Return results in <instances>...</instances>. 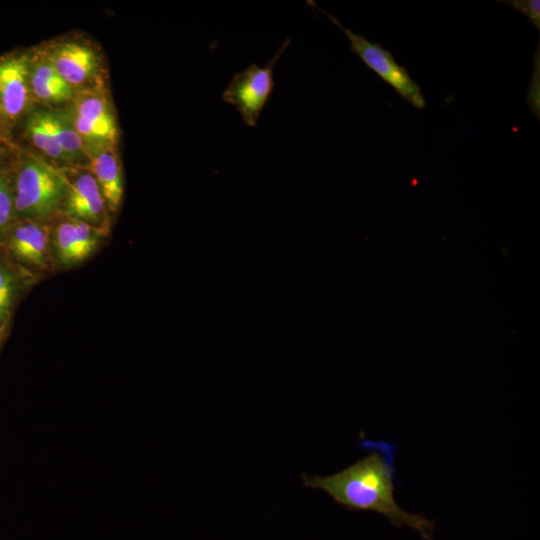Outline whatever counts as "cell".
I'll return each instance as SVG.
<instances>
[{"label": "cell", "instance_id": "obj_15", "mask_svg": "<svg viewBox=\"0 0 540 540\" xmlns=\"http://www.w3.org/2000/svg\"><path fill=\"white\" fill-rule=\"evenodd\" d=\"M47 120L64 153L68 167L86 165L84 143L76 132L66 110L45 108Z\"/></svg>", "mask_w": 540, "mask_h": 540}, {"label": "cell", "instance_id": "obj_3", "mask_svg": "<svg viewBox=\"0 0 540 540\" xmlns=\"http://www.w3.org/2000/svg\"><path fill=\"white\" fill-rule=\"evenodd\" d=\"M0 254L39 282L57 272L51 222L16 219L0 238Z\"/></svg>", "mask_w": 540, "mask_h": 540}, {"label": "cell", "instance_id": "obj_18", "mask_svg": "<svg viewBox=\"0 0 540 540\" xmlns=\"http://www.w3.org/2000/svg\"><path fill=\"white\" fill-rule=\"evenodd\" d=\"M16 153V145H9L0 142V169L9 167Z\"/></svg>", "mask_w": 540, "mask_h": 540}, {"label": "cell", "instance_id": "obj_6", "mask_svg": "<svg viewBox=\"0 0 540 540\" xmlns=\"http://www.w3.org/2000/svg\"><path fill=\"white\" fill-rule=\"evenodd\" d=\"M66 111L84 143V152L88 147L117 144L119 129L107 86L75 92Z\"/></svg>", "mask_w": 540, "mask_h": 540}, {"label": "cell", "instance_id": "obj_13", "mask_svg": "<svg viewBox=\"0 0 540 540\" xmlns=\"http://www.w3.org/2000/svg\"><path fill=\"white\" fill-rule=\"evenodd\" d=\"M19 127H21V137L36 151L35 153L59 167H68V161L47 120L45 108H37L35 105L16 129Z\"/></svg>", "mask_w": 540, "mask_h": 540}, {"label": "cell", "instance_id": "obj_2", "mask_svg": "<svg viewBox=\"0 0 540 540\" xmlns=\"http://www.w3.org/2000/svg\"><path fill=\"white\" fill-rule=\"evenodd\" d=\"M12 171L17 219L51 222L60 215L66 191L62 167L16 145Z\"/></svg>", "mask_w": 540, "mask_h": 540}, {"label": "cell", "instance_id": "obj_19", "mask_svg": "<svg viewBox=\"0 0 540 540\" xmlns=\"http://www.w3.org/2000/svg\"><path fill=\"white\" fill-rule=\"evenodd\" d=\"M12 322L0 320V351L9 335Z\"/></svg>", "mask_w": 540, "mask_h": 540}, {"label": "cell", "instance_id": "obj_16", "mask_svg": "<svg viewBox=\"0 0 540 540\" xmlns=\"http://www.w3.org/2000/svg\"><path fill=\"white\" fill-rule=\"evenodd\" d=\"M16 219L14 182L11 164L9 167L0 169V238Z\"/></svg>", "mask_w": 540, "mask_h": 540}, {"label": "cell", "instance_id": "obj_12", "mask_svg": "<svg viewBox=\"0 0 540 540\" xmlns=\"http://www.w3.org/2000/svg\"><path fill=\"white\" fill-rule=\"evenodd\" d=\"M29 84L33 104L48 109L69 104L75 94L55 70L40 46L30 50Z\"/></svg>", "mask_w": 540, "mask_h": 540}, {"label": "cell", "instance_id": "obj_4", "mask_svg": "<svg viewBox=\"0 0 540 540\" xmlns=\"http://www.w3.org/2000/svg\"><path fill=\"white\" fill-rule=\"evenodd\" d=\"M40 47L61 78L75 92L107 86L102 53L92 41L70 36Z\"/></svg>", "mask_w": 540, "mask_h": 540}, {"label": "cell", "instance_id": "obj_1", "mask_svg": "<svg viewBox=\"0 0 540 540\" xmlns=\"http://www.w3.org/2000/svg\"><path fill=\"white\" fill-rule=\"evenodd\" d=\"M360 445L371 453L330 476L303 473V484L325 491L347 510L379 513L395 527H408L423 540H434L435 520L410 513L395 500V445L383 440H364Z\"/></svg>", "mask_w": 540, "mask_h": 540}, {"label": "cell", "instance_id": "obj_20", "mask_svg": "<svg viewBox=\"0 0 540 540\" xmlns=\"http://www.w3.org/2000/svg\"><path fill=\"white\" fill-rule=\"evenodd\" d=\"M0 142L3 143L2 142V135H1V120H0Z\"/></svg>", "mask_w": 540, "mask_h": 540}, {"label": "cell", "instance_id": "obj_11", "mask_svg": "<svg viewBox=\"0 0 540 540\" xmlns=\"http://www.w3.org/2000/svg\"><path fill=\"white\" fill-rule=\"evenodd\" d=\"M86 166L95 178L109 211L115 215L122 204L124 184L117 144L85 149Z\"/></svg>", "mask_w": 540, "mask_h": 540}, {"label": "cell", "instance_id": "obj_17", "mask_svg": "<svg viewBox=\"0 0 540 540\" xmlns=\"http://www.w3.org/2000/svg\"><path fill=\"white\" fill-rule=\"evenodd\" d=\"M517 10L540 30V1L539 0H503L498 1Z\"/></svg>", "mask_w": 540, "mask_h": 540}, {"label": "cell", "instance_id": "obj_8", "mask_svg": "<svg viewBox=\"0 0 540 540\" xmlns=\"http://www.w3.org/2000/svg\"><path fill=\"white\" fill-rule=\"evenodd\" d=\"M290 38L280 46L266 66L252 63L246 69L234 74L222 92L223 101L234 106L242 120L249 127H255L261 112L270 98L275 82L273 70L282 53L290 44Z\"/></svg>", "mask_w": 540, "mask_h": 540}, {"label": "cell", "instance_id": "obj_10", "mask_svg": "<svg viewBox=\"0 0 540 540\" xmlns=\"http://www.w3.org/2000/svg\"><path fill=\"white\" fill-rule=\"evenodd\" d=\"M109 234L64 215L51 221V238L57 270H70L88 261Z\"/></svg>", "mask_w": 540, "mask_h": 540}, {"label": "cell", "instance_id": "obj_7", "mask_svg": "<svg viewBox=\"0 0 540 540\" xmlns=\"http://www.w3.org/2000/svg\"><path fill=\"white\" fill-rule=\"evenodd\" d=\"M316 8L345 33L350 42V51L391 86L400 97L416 109H423L426 106L420 86L411 78L408 70L397 63L389 50L383 48L378 42H370L363 35L345 28L335 16L318 6Z\"/></svg>", "mask_w": 540, "mask_h": 540}, {"label": "cell", "instance_id": "obj_14", "mask_svg": "<svg viewBox=\"0 0 540 540\" xmlns=\"http://www.w3.org/2000/svg\"><path fill=\"white\" fill-rule=\"evenodd\" d=\"M39 281L0 254V320L10 321L23 298Z\"/></svg>", "mask_w": 540, "mask_h": 540}, {"label": "cell", "instance_id": "obj_5", "mask_svg": "<svg viewBox=\"0 0 540 540\" xmlns=\"http://www.w3.org/2000/svg\"><path fill=\"white\" fill-rule=\"evenodd\" d=\"M30 50H14L0 55V120L2 142L13 143V133L35 106L30 84Z\"/></svg>", "mask_w": 540, "mask_h": 540}, {"label": "cell", "instance_id": "obj_9", "mask_svg": "<svg viewBox=\"0 0 540 540\" xmlns=\"http://www.w3.org/2000/svg\"><path fill=\"white\" fill-rule=\"evenodd\" d=\"M66 191L60 215L83 221L110 234L113 215L86 165L62 167Z\"/></svg>", "mask_w": 540, "mask_h": 540}]
</instances>
